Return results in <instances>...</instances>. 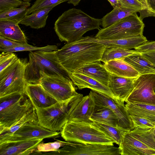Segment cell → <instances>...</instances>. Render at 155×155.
<instances>
[{
    "instance_id": "6da1fadb",
    "label": "cell",
    "mask_w": 155,
    "mask_h": 155,
    "mask_svg": "<svg viewBox=\"0 0 155 155\" xmlns=\"http://www.w3.org/2000/svg\"><path fill=\"white\" fill-rule=\"evenodd\" d=\"M107 46L90 39L89 36L67 43L56 51L59 62L68 73L74 72L85 65L100 61Z\"/></svg>"
},
{
    "instance_id": "7a4b0ae2",
    "label": "cell",
    "mask_w": 155,
    "mask_h": 155,
    "mask_svg": "<svg viewBox=\"0 0 155 155\" xmlns=\"http://www.w3.org/2000/svg\"><path fill=\"white\" fill-rule=\"evenodd\" d=\"M101 25V19L93 18L80 9L72 8L58 17L54 29L61 41L70 43L80 39L89 31L99 30Z\"/></svg>"
},
{
    "instance_id": "3957f363",
    "label": "cell",
    "mask_w": 155,
    "mask_h": 155,
    "mask_svg": "<svg viewBox=\"0 0 155 155\" xmlns=\"http://www.w3.org/2000/svg\"><path fill=\"white\" fill-rule=\"evenodd\" d=\"M56 51H30L29 61L25 68L27 84H39L40 72L41 71L48 75H59L69 77L68 73L60 64Z\"/></svg>"
},
{
    "instance_id": "277c9868",
    "label": "cell",
    "mask_w": 155,
    "mask_h": 155,
    "mask_svg": "<svg viewBox=\"0 0 155 155\" xmlns=\"http://www.w3.org/2000/svg\"><path fill=\"white\" fill-rule=\"evenodd\" d=\"M83 97L79 94L67 100L58 101L45 108L35 109L38 123L53 131H61L70 114Z\"/></svg>"
},
{
    "instance_id": "5b68a950",
    "label": "cell",
    "mask_w": 155,
    "mask_h": 155,
    "mask_svg": "<svg viewBox=\"0 0 155 155\" xmlns=\"http://www.w3.org/2000/svg\"><path fill=\"white\" fill-rule=\"evenodd\" d=\"M119 147L121 155H155V132L153 127H137L125 131Z\"/></svg>"
},
{
    "instance_id": "8992f818",
    "label": "cell",
    "mask_w": 155,
    "mask_h": 155,
    "mask_svg": "<svg viewBox=\"0 0 155 155\" xmlns=\"http://www.w3.org/2000/svg\"><path fill=\"white\" fill-rule=\"evenodd\" d=\"M91 123L68 121L61 130V137L68 142L114 145L113 140Z\"/></svg>"
},
{
    "instance_id": "52a82bcc",
    "label": "cell",
    "mask_w": 155,
    "mask_h": 155,
    "mask_svg": "<svg viewBox=\"0 0 155 155\" xmlns=\"http://www.w3.org/2000/svg\"><path fill=\"white\" fill-rule=\"evenodd\" d=\"M24 94L13 93L0 97V132L8 129L34 108Z\"/></svg>"
},
{
    "instance_id": "ba28073f",
    "label": "cell",
    "mask_w": 155,
    "mask_h": 155,
    "mask_svg": "<svg viewBox=\"0 0 155 155\" xmlns=\"http://www.w3.org/2000/svg\"><path fill=\"white\" fill-rule=\"evenodd\" d=\"M144 24L135 13L104 28H101L94 37L98 40H114L143 35Z\"/></svg>"
},
{
    "instance_id": "9c48e42d",
    "label": "cell",
    "mask_w": 155,
    "mask_h": 155,
    "mask_svg": "<svg viewBox=\"0 0 155 155\" xmlns=\"http://www.w3.org/2000/svg\"><path fill=\"white\" fill-rule=\"evenodd\" d=\"M26 59L20 58L0 72V97L15 92L25 94Z\"/></svg>"
},
{
    "instance_id": "30bf717a",
    "label": "cell",
    "mask_w": 155,
    "mask_h": 155,
    "mask_svg": "<svg viewBox=\"0 0 155 155\" xmlns=\"http://www.w3.org/2000/svg\"><path fill=\"white\" fill-rule=\"evenodd\" d=\"M39 84L45 91L58 102L67 100L78 95L74 84L68 77L48 75L40 72Z\"/></svg>"
},
{
    "instance_id": "8fae6325",
    "label": "cell",
    "mask_w": 155,
    "mask_h": 155,
    "mask_svg": "<svg viewBox=\"0 0 155 155\" xmlns=\"http://www.w3.org/2000/svg\"><path fill=\"white\" fill-rule=\"evenodd\" d=\"M45 154L68 155H121L119 147L100 144L74 143L65 145L57 151Z\"/></svg>"
},
{
    "instance_id": "7c38bea8",
    "label": "cell",
    "mask_w": 155,
    "mask_h": 155,
    "mask_svg": "<svg viewBox=\"0 0 155 155\" xmlns=\"http://www.w3.org/2000/svg\"><path fill=\"white\" fill-rule=\"evenodd\" d=\"M89 94L93 99L95 106L108 107L114 113L117 117L120 128L125 131L134 128L124 103L119 102L106 94L95 91L91 90Z\"/></svg>"
},
{
    "instance_id": "4fadbf2b",
    "label": "cell",
    "mask_w": 155,
    "mask_h": 155,
    "mask_svg": "<svg viewBox=\"0 0 155 155\" xmlns=\"http://www.w3.org/2000/svg\"><path fill=\"white\" fill-rule=\"evenodd\" d=\"M134 88L125 102L155 105V74L139 75L134 80Z\"/></svg>"
},
{
    "instance_id": "5bb4252c",
    "label": "cell",
    "mask_w": 155,
    "mask_h": 155,
    "mask_svg": "<svg viewBox=\"0 0 155 155\" xmlns=\"http://www.w3.org/2000/svg\"><path fill=\"white\" fill-rule=\"evenodd\" d=\"M59 131H53L41 126L38 120L27 123L12 134L0 137V143L8 141L50 138L58 136Z\"/></svg>"
},
{
    "instance_id": "9a60e30c",
    "label": "cell",
    "mask_w": 155,
    "mask_h": 155,
    "mask_svg": "<svg viewBox=\"0 0 155 155\" xmlns=\"http://www.w3.org/2000/svg\"><path fill=\"white\" fill-rule=\"evenodd\" d=\"M43 139L8 141L0 143V155H30L35 152Z\"/></svg>"
},
{
    "instance_id": "2e32d148",
    "label": "cell",
    "mask_w": 155,
    "mask_h": 155,
    "mask_svg": "<svg viewBox=\"0 0 155 155\" xmlns=\"http://www.w3.org/2000/svg\"><path fill=\"white\" fill-rule=\"evenodd\" d=\"M135 78L110 74L108 87L118 102H125L134 88Z\"/></svg>"
},
{
    "instance_id": "e0dca14e",
    "label": "cell",
    "mask_w": 155,
    "mask_h": 155,
    "mask_svg": "<svg viewBox=\"0 0 155 155\" xmlns=\"http://www.w3.org/2000/svg\"><path fill=\"white\" fill-rule=\"evenodd\" d=\"M25 94L35 109L49 107L58 102L48 94L40 84L27 83Z\"/></svg>"
},
{
    "instance_id": "ac0fdd59",
    "label": "cell",
    "mask_w": 155,
    "mask_h": 155,
    "mask_svg": "<svg viewBox=\"0 0 155 155\" xmlns=\"http://www.w3.org/2000/svg\"><path fill=\"white\" fill-rule=\"evenodd\" d=\"M74 84L79 89L88 88L101 93L117 101L109 87L94 79L82 74L73 72L68 74Z\"/></svg>"
},
{
    "instance_id": "d6986e66",
    "label": "cell",
    "mask_w": 155,
    "mask_h": 155,
    "mask_svg": "<svg viewBox=\"0 0 155 155\" xmlns=\"http://www.w3.org/2000/svg\"><path fill=\"white\" fill-rule=\"evenodd\" d=\"M94 101L89 94L83 96L68 116L67 122H92L90 118L94 112Z\"/></svg>"
},
{
    "instance_id": "ffe728a7",
    "label": "cell",
    "mask_w": 155,
    "mask_h": 155,
    "mask_svg": "<svg viewBox=\"0 0 155 155\" xmlns=\"http://www.w3.org/2000/svg\"><path fill=\"white\" fill-rule=\"evenodd\" d=\"M74 72L87 76L108 87L111 74L100 61L85 65Z\"/></svg>"
},
{
    "instance_id": "44dd1931",
    "label": "cell",
    "mask_w": 155,
    "mask_h": 155,
    "mask_svg": "<svg viewBox=\"0 0 155 155\" xmlns=\"http://www.w3.org/2000/svg\"><path fill=\"white\" fill-rule=\"evenodd\" d=\"M104 65L111 74L131 78H136L140 75L131 65L123 59L110 60Z\"/></svg>"
},
{
    "instance_id": "7402d4cb",
    "label": "cell",
    "mask_w": 155,
    "mask_h": 155,
    "mask_svg": "<svg viewBox=\"0 0 155 155\" xmlns=\"http://www.w3.org/2000/svg\"><path fill=\"white\" fill-rule=\"evenodd\" d=\"M18 24L10 21L0 20V36L9 40L28 45L25 35Z\"/></svg>"
},
{
    "instance_id": "603a6c76",
    "label": "cell",
    "mask_w": 155,
    "mask_h": 155,
    "mask_svg": "<svg viewBox=\"0 0 155 155\" xmlns=\"http://www.w3.org/2000/svg\"><path fill=\"white\" fill-rule=\"evenodd\" d=\"M91 41L101 43L107 47H117L130 49L147 41L146 37L143 35L127 38L114 40H98L94 37L89 36Z\"/></svg>"
},
{
    "instance_id": "cb8c5ba5",
    "label": "cell",
    "mask_w": 155,
    "mask_h": 155,
    "mask_svg": "<svg viewBox=\"0 0 155 155\" xmlns=\"http://www.w3.org/2000/svg\"><path fill=\"white\" fill-rule=\"evenodd\" d=\"M59 5L37 10L31 15H27L19 23L31 28L39 29L44 28L46 24L48 13L54 7Z\"/></svg>"
},
{
    "instance_id": "d4e9b609",
    "label": "cell",
    "mask_w": 155,
    "mask_h": 155,
    "mask_svg": "<svg viewBox=\"0 0 155 155\" xmlns=\"http://www.w3.org/2000/svg\"><path fill=\"white\" fill-rule=\"evenodd\" d=\"M123 60L131 65L140 75L155 74V66L143 57L140 52L128 56Z\"/></svg>"
},
{
    "instance_id": "484cf974",
    "label": "cell",
    "mask_w": 155,
    "mask_h": 155,
    "mask_svg": "<svg viewBox=\"0 0 155 155\" xmlns=\"http://www.w3.org/2000/svg\"><path fill=\"white\" fill-rule=\"evenodd\" d=\"M90 119L92 122H97L120 128L117 116L111 109L107 107L95 106L94 112Z\"/></svg>"
},
{
    "instance_id": "4316f807",
    "label": "cell",
    "mask_w": 155,
    "mask_h": 155,
    "mask_svg": "<svg viewBox=\"0 0 155 155\" xmlns=\"http://www.w3.org/2000/svg\"><path fill=\"white\" fill-rule=\"evenodd\" d=\"M125 105L130 115L144 117L155 123V105L127 102Z\"/></svg>"
},
{
    "instance_id": "83f0119b",
    "label": "cell",
    "mask_w": 155,
    "mask_h": 155,
    "mask_svg": "<svg viewBox=\"0 0 155 155\" xmlns=\"http://www.w3.org/2000/svg\"><path fill=\"white\" fill-rule=\"evenodd\" d=\"M139 12L138 10L121 6L117 7L103 17L101 19V25L103 28H107L128 16Z\"/></svg>"
},
{
    "instance_id": "f1b7e54d",
    "label": "cell",
    "mask_w": 155,
    "mask_h": 155,
    "mask_svg": "<svg viewBox=\"0 0 155 155\" xmlns=\"http://www.w3.org/2000/svg\"><path fill=\"white\" fill-rule=\"evenodd\" d=\"M139 53L135 50L117 47H107L103 52L101 61L105 63L111 60L123 59L128 56Z\"/></svg>"
},
{
    "instance_id": "f546056e",
    "label": "cell",
    "mask_w": 155,
    "mask_h": 155,
    "mask_svg": "<svg viewBox=\"0 0 155 155\" xmlns=\"http://www.w3.org/2000/svg\"><path fill=\"white\" fill-rule=\"evenodd\" d=\"M31 4L29 2L22 6L0 13V20L8 21L19 24L27 15L28 11Z\"/></svg>"
},
{
    "instance_id": "4dcf8cb0",
    "label": "cell",
    "mask_w": 155,
    "mask_h": 155,
    "mask_svg": "<svg viewBox=\"0 0 155 155\" xmlns=\"http://www.w3.org/2000/svg\"><path fill=\"white\" fill-rule=\"evenodd\" d=\"M91 123L113 140L114 143L119 145L120 144L123 135L125 131L119 127L97 122H92Z\"/></svg>"
},
{
    "instance_id": "1f68e13d",
    "label": "cell",
    "mask_w": 155,
    "mask_h": 155,
    "mask_svg": "<svg viewBox=\"0 0 155 155\" xmlns=\"http://www.w3.org/2000/svg\"><path fill=\"white\" fill-rule=\"evenodd\" d=\"M38 120L35 109L34 108L27 113L21 119L10 127L0 132V137L12 134L25 124L28 122Z\"/></svg>"
},
{
    "instance_id": "d6a6232c",
    "label": "cell",
    "mask_w": 155,
    "mask_h": 155,
    "mask_svg": "<svg viewBox=\"0 0 155 155\" xmlns=\"http://www.w3.org/2000/svg\"><path fill=\"white\" fill-rule=\"evenodd\" d=\"M58 49V47L56 45H48L43 47H38L31 45L30 46H18L6 49L0 48V51L1 52H9L13 53L18 51H57Z\"/></svg>"
},
{
    "instance_id": "836d02e7",
    "label": "cell",
    "mask_w": 155,
    "mask_h": 155,
    "mask_svg": "<svg viewBox=\"0 0 155 155\" xmlns=\"http://www.w3.org/2000/svg\"><path fill=\"white\" fill-rule=\"evenodd\" d=\"M57 141L48 143L41 142L38 145L36 151L39 154L41 152H53L57 151L60 148L70 143V142H64L56 140Z\"/></svg>"
},
{
    "instance_id": "e575fe53",
    "label": "cell",
    "mask_w": 155,
    "mask_h": 155,
    "mask_svg": "<svg viewBox=\"0 0 155 155\" xmlns=\"http://www.w3.org/2000/svg\"><path fill=\"white\" fill-rule=\"evenodd\" d=\"M69 0H36L34 4L28 9L27 15H29L34 11L41 8L59 4Z\"/></svg>"
},
{
    "instance_id": "d590c367",
    "label": "cell",
    "mask_w": 155,
    "mask_h": 155,
    "mask_svg": "<svg viewBox=\"0 0 155 155\" xmlns=\"http://www.w3.org/2000/svg\"><path fill=\"white\" fill-rule=\"evenodd\" d=\"M18 58L17 55L12 52H2L0 54V72Z\"/></svg>"
},
{
    "instance_id": "8d00e7d4",
    "label": "cell",
    "mask_w": 155,
    "mask_h": 155,
    "mask_svg": "<svg viewBox=\"0 0 155 155\" xmlns=\"http://www.w3.org/2000/svg\"><path fill=\"white\" fill-rule=\"evenodd\" d=\"M134 128L139 127L143 128L149 129L153 127L155 122L146 118L130 115Z\"/></svg>"
},
{
    "instance_id": "74e56055",
    "label": "cell",
    "mask_w": 155,
    "mask_h": 155,
    "mask_svg": "<svg viewBox=\"0 0 155 155\" xmlns=\"http://www.w3.org/2000/svg\"><path fill=\"white\" fill-rule=\"evenodd\" d=\"M26 3L21 0H0V13L19 7Z\"/></svg>"
},
{
    "instance_id": "f35d334b",
    "label": "cell",
    "mask_w": 155,
    "mask_h": 155,
    "mask_svg": "<svg viewBox=\"0 0 155 155\" xmlns=\"http://www.w3.org/2000/svg\"><path fill=\"white\" fill-rule=\"evenodd\" d=\"M146 2L147 8L139 12L140 13L139 17L142 20L145 17H155V0H146Z\"/></svg>"
},
{
    "instance_id": "ab89813d",
    "label": "cell",
    "mask_w": 155,
    "mask_h": 155,
    "mask_svg": "<svg viewBox=\"0 0 155 155\" xmlns=\"http://www.w3.org/2000/svg\"><path fill=\"white\" fill-rule=\"evenodd\" d=\"M121 6L140 11L146 8L143 4L138 0H118Z\"/></svg>"
},
{
    "instance_id": "60d3db41",
    "label": "cell",
    "mask_w": 155,
    "mask_h": 155,
    "mask_svg": "<svg viewBox=\"0 0 155 155\" xmlns=\"http://www.w3.org/2000/svg\"><path fill=\"white\" fill-rule=\"evenodd\" d=\"M29 44H25L7 39L0 36V48L6 49L18 46H30Z\"/></svg>"
},
{
    "instance_id": "b9f144b4",
    "label": "cell",
    "mask_w": 155,
    "mask_h": 155,
    "mask_svg": "<svg viewBox=\"0 0 155 155\" xmlns=\"http://www.w3.org/2000/svg\"><path fill=\"white\" fill-rule=\"evenodd\" d=\"M134 49L140 53L155 50V41L147 42Z\"/></svg>"
},
{
    "instance_id": "7bdbcfd3",
    "label": "cell",
    "mask_w": 155,
    "mask_h": 155,
    "mask_svg": "<svg viewBox=\"0 0 155 155\" xmlns=\"http://www.w3.org/2000/svg\"><path fill=\"white\" fill-rule=\"evenodd\" d=\"M142 55L155 66V50L140 53Z\"/></svg>"
},
{
    "instance_id": "ee69618b",
    "label": "cell",
    "mask_w": 155,
    "mask_h": 155,
    "mask_svg": "<svg viewBox=\"0 0 155 155\" xmlns=\"http://www.w3.org/2000/svg\"><path fill=\"white\" fill-rule=\"evenodd\" d=\"M113 8L121 6L118 0H107Z\"/></svg>"
},
{
    "instance_id": "f6af8a7d",
    "label": "cell",
    "mask_w": 155,
    "mask_h": 155,
    "mask_svg": "<svg viewBox=\"0 0 155 155\" xmlns=\"http://www.w3.org/2000/svg\"><path fill=\"white\" fill-rule=\"evenodd\" d=\"M81 0H69L68 2L69 4H72L74 6L78 5Z\"/></svg>"
},
{
    "instance_id": "bcb514c9",
    "label": "cell",
    "mask_w": 155,
    "mask_h": 155,
    "mask_svg": "<svg viewBox=\"0 0 155 155\" xmlns=\"http://www.w3.org/2000/svg\"><path fill=\"white\" fill-rule=\"evenodd\" d=\"M140 2H141L144 5L146 9L147 8V4L146 0H138Z\"/></svg>"
},
{
    "instance_id": "7dc6e473",
    "label": "cell",
    "mask_w": 155,
    "mask_h": 155,
    "mask_svg": "<svg viewBox=\"0 0 155 155\" xmlns=\"http://www.w3.org/2000/svg\"><path fill=\"white\" fill-rule=\"evenodd\" d=\"M24 2H29L32 0H21Z\"/></svg>"
},
{
    "instance_id": "c3c4849f",
    "label": "cell",
    "mask_w": 155,
    "mask_h": 155,
    "mask_svg": "<svg viewBox=\"0 0 155 155\" xmlns=\"http://www.w3.org/2000/svg\"><path fill=\"white\" fill-rule=\"evenodd\" d=\"M153 128L154 129V131L155 132V123L154 126V127H153Z\"/></svg>"
},
{
    "instance_id": "681fc988",
    "label": "cell",
    "mask_w": 155,
    "mask_h": 155,
    "mask_svg": "<svg viewBox=\"0 0 155 155\" xmlns=\"http://www.w3.org/2000/svg\"><path fill=\"white\" fill-rule=\"evenodd\" d=\"M153 91H154V93H155V87H154V89Z\"/></svg>"
},
{
    "instance_id": "f907efd6",
    "label": "cell",
    "mask_w": 155,
    "mask_h": 155,
    "mask_svg": "<svg viewBox=\"0 0 155 155\" xmlns=\"http://www.w3.org/2000/svg\"></svg>"
}]
</instances>
